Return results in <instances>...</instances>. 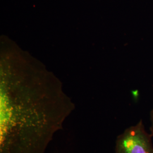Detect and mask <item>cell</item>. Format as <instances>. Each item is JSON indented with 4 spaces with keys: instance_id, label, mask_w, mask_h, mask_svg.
Masks as SVG:
<instances>
[{
    "instance_id": "6da1fadb",
    "label": "cell",
    "mask_w": 153,
    "mask_h": 153,
    "mask_svg": "<svg viewBox=\"0 0 153 153\" xmlns=\"http://www.w3.org/2000/svg\"><path fill=\"white\" fill-rule=\"evenodd\" d=\"M71 109L57 92L2 85L0 153H45Z\"/></svg>"
},
{
    "instance_id": "7a4b0ae2",
    "label": "cell",
    "mask_w": 153,
    "mask_h": 153,
    "mask_svg": "<svg viewBox=\"0 0 153 153\" xmlns=\"http://www.w3.org/2000/svg\"><path fill=\"white\" fill-rule=\"evenodd\" d=\"M115 153H153L152 135L147 132L142 120L117 136Z\"/></svg>"
},
{
    "instance_id": "3957f363",
    "label": "cell",
    "mask_w": 153,
    "mask_h": 153,
    "mask_svg": "<svg viewBox=\"0 0 153 153\" xmlns=\"http://www.w3.org/2000/svg\"><path fill=\"white\" fill-rule=\"evenodd\" d=\"M150 123H151L150 132H151V134L152 135V136L153 137V109L150 112Z\"/></svg>"
}]
</instances>
